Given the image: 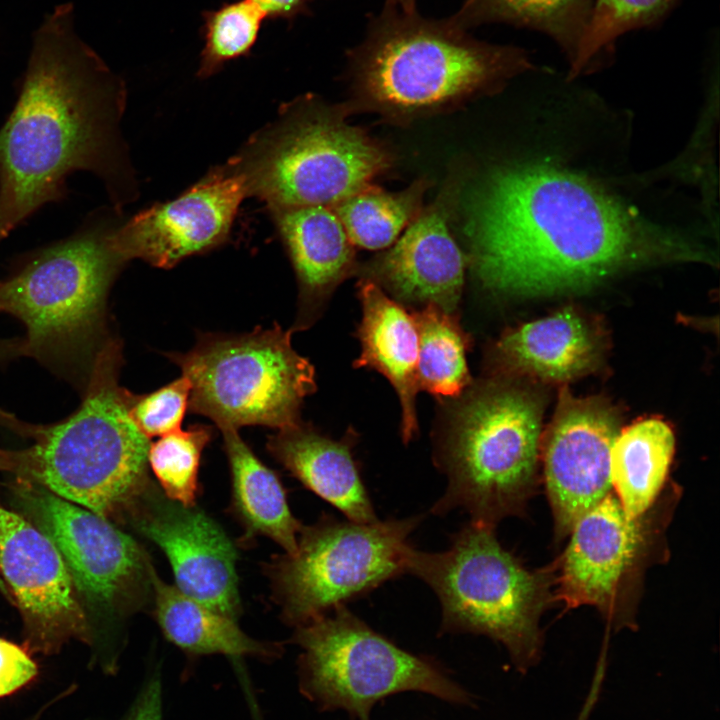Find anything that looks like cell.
Here are the masks:
<instances>
[{"mask_svg": "<svg viewBox=\"0 0 720 720\" xmlns=\"http://www.w3.org/2000/svg\"><path fill=\"white\" fill-rule=\"evenodd\" d=\"M458 194L459 182L449 180L391 246L359 266L362 278L399 303H433L455 313L468 260L450 230Z\"/></svg>", "mask_w": 720, "mask_h": 720, "instance_id": "obj_16", "label": "cell"}, {"mask_svg": "<svg viewBox=\"0 0 720 720\" xmlns=\"http://www.w3.org/2000/svg\"><path fill=\"white\" fill-rule=\"evenodd\" d=\"M247 196L240 174L227 165L214 168L175 199L150 206L115 226L112 247L125 262L139 258L171 268L223 244Z\"/></svg>", "mask_w": 720, "mask_h": 720, "instance_id": "obj_14", "label": "cell"}, {"mask_svg": "<svg viewBox=\"0 0 720 720\" xmlns=\"http://www.w3.org/2000/svg\"><path fill=\"white\" fill-rule=\"evenodd\" d=\"M0 572L22 613L29 650L55 653L90 631L70 573L53 542L0 507Z\"/></svg>", "mask_w": 720, "mask_h": 720, "instance_id": "obj_15", "label": "cell"}, {"mask_svg": "<svg viewBox=\"0 0 720 720\" xmlns=\"http://www.w3.org/2000/svg\"><path fill=\"white\" fill-rule=\"evenodd\" d=\"M342 104L308 94L283 105L227 165L240 174L248 196L270 210L334 207L373 185L394 158L389 149L346 120Z\"/></svg>", "mask_w": 720, "mask_h": 720, "instance_id": "obj_5", "label": "cell"}, {"mask_svg": "<svg viewBox=\"0 0 720 720\" xmlns=\"http://www.w3.org/2000/svg\"><path fill=\"white\" fill-rule=\"evenodd\" d=\"M211 436L210 427L195 425L150 443L148 465L169 499L185 506L195 505L201 454Z\"/></svg>", "mask_w": 720, "mask_h": 720, "instance_id": "obj_31", "label": "cell"}, {"mask_svg": "<svg viewBox=\"0 0 720 720\" xmlns=\"http://www.w3.org/2000/svg\"><path fill=\"white\" fill-rule=\"evenodd\" d=\"M593 0H464L452 20L465 30L490 23L544 32L574 58L589 21Z\"/></svg>", "mask_w": 720, "mask_h": 720, "instance_id": "obj_26", "label": "cell"}, {"mask_svg": "<svg viewBox=\"0 0 720 720\" xmlns=\"http://www.w3.org/2000/svg\"><path fill=\"white\" fill-rule=\"evenodd\" d=\"M418 332L417 384L439 398L459 396L470 384L466 354L471 338L454 313L428 303L414 311Z\"/></svg>", "mask_w": 720, "mask_h": 720, "instance_id": "obj_27", "label": "cell"}, {"mask_svg": "<svg viewBox=\"0 0 720 720\" xmlns=\"http://www.w3.org/2000/svg\"><path fill=\"white\" fill-rule=\"evenodd\" d=\"M153 602L155 618L164 636L189 654H223L232 658L247 655L273 658L280 654V645L249 637L235 619L190 598L157 574Z\"/></svg>", "mask_w": 720, "mask_h": 720, "instance_id": "obj_23", "label": "cell"}, {"mask_svg": "<svg viewBox=\"0 0 720 720\" xmlns=\"http://www.w3.org/2000/svg\"><path fill=\"white\" fill-rule=\"evenodd\" d=\"M190 391V382L182 375L149 394L135 395L131 416L149 439L177 431L189 406Z\"/></svg>", "mask_w": 720, "mask_h": 720, "instance_id": "obj_32", "label": "cell"}, {"mask_svg": "<svg viewBox=\"0 0 720 720\" xmlns=\"http://www.w3.org/2000/svg\"><path fill=\"white\" fill-rule=\"evenodd\" d=\"M430 184L429 180L420 178L398 192H388L371 185L332 209L355 247L384 250L420 214L423 197Z\"/></svg>", "mask_w": 720, "mask_h": 720, "instance_id": "obj_28", "label": "cell"}, {"mask_svg": "<svg viewBox=\"0 0 720 720\" xmlns=\"http://www.w3.org/2000/svg\"><path fill=\"white\" fill-rule=\"evenodd\" d=\"M191 385L189 407L219 428L300 423L303 400L316 389L313 365L280 326L241 335L206 334L186 353L167 355Z\"/></svg>", "mask_w": 720, "mask_h": 720, "instance_id": "obj_9", "label": "cell"}, {"mask_svg": "<svg viewBox=\"0 0 720 720\" xmlns=\"http://www.w3.org/2000/svg\"><path fill=\"white\" fill-rule=\"evenodd\" d=\"M539 439V408L527 393L495 385L474 391L439 446L448 485L431 511L462 509L492 527L519 513L533 491Z\"/></svg>", "mask_w": 720, "mask_h": 720, "instance_id": "obj_7", "label": "cell"}, {"mask_svg": "<svg viewBox=\"0 0 720 720\" xmlns=\"http://www.w3.org/2000/svg\"><path fill=\"white\" fill-rule=\"evenodd\" d=\"M496 354L511 370L564 381L592 368L599 345L584 319L567 308L506 332Z\"/></svg>", "mask_w": 720, "mask_h": 720, "instance_id": "obj_22", "label": "cell"}, {"mask_svg": "<svg viewBox=\"0 0 720 720\" xmlns=\"http://www.w3.org/2000/svg\"><path fill=\"white\" fill-rule=\"evenodd\" d=\"M25 354L24 340L0 341V361Z\"/></svg>", "mask_w": 720, "mask_h": 720, "instance_id": "obj_36", "label": "cell"}, {"mask_svg": "<svg viewBox=\"0 0 720 720\" xmlns=\"http://www.w3.org/2000/svg\"><path fill=\"white\" fill-rule=\"evenodd\" d=\"M37 674L38 667L27 649L0 638V697L25 687Z\"/></svg>", "mask_w": 720, "mask_h": 720, "instance_id": "obj_33", "label": "cell"}, {"mask_svg": "<svg viewBox=\"0 0 720 720\" xmlns=\"http://www.w3.org/2000/svg\"><path fill=\"white\" fill-rule=\"evenodd\" d=\"M558 145L495 165L472 201V270L489 290L553 293L591 285L627 267L698 260L704 250L657 223L614 184Z\"/></svg>", "mask_w": 720, "mask_h": 720, "instance_id": "obj_1", "label": "cell"}, {"mask_svg": "<svg viewBox=\"0 0 720 720\" xmlns=\"http://www.w3.org/2000/svg\"><path fill=\"white\" fill-rule=\"evenodd\" d=\"M385 4L396 7L406 13L417 11L416 0H385Z\"/></svg>", "mask_w": 720, "mask_h": 720, "instance_id": "obj_37", "label": "cell"}, {"mask_svg": "<svg viewBox=\"0 0 720 720\" xmlns=\"http://www.w3.org/2000/svg\"><path fill=\"white\" fill-rule=\"evenodd\" d=\"M357 287L361 352L353 366L378 371L394 387L401 405L402 439L409 442L418 433V332L413 314L369 279L361 278Z\"/></svg>", "mask_w": 720, "mask_h": 720, "instance_id": "obj_20", "label": "cell"}, {"mask_svg": "<svg viewBox=\"0 0 720 720\" xmlns=\"http://www.w3.org/2000/svg\"><path fill=\"white\" fill-rule=\"evenodd\" d=\"M114 227L90 224L41 250L0 282V312L25 325V354L56 362L93 347L103 326L108 290L125 263L110 241Z\"/></svg>", "mask_w": 720, "mask_h": 720, "instance_id": "obj_8", "label": "cell"}, {"mask_svg": "<svg viewBox=\"0 0 720 720\" xmlns=\"http://www.w3.org/2000/svg\"><path fill=\"white\" fill-rule=\"evenodd\" d=\"M121 363L120 343L107 341L77 410L56 424L30 426L34 443L0 451V464L103 517L125 512L150 481V442L131 416L135 395L119 384Z\"/></svg>", "mask_w": 720, "mask_h": 720, "instance_id": "obj_4", "label": "cell"}, {"mask_svg": "<svg viewBox=\"0 0 720 720\" xmlns=\"http://www.w3.org/2000/svg\"><path fill=\"white\" fill-rule=\"evenodd\" d=\"M263 13L265 19L293 21L310 13L312 0H251Z\"/></svg>", "mask_w": 720, "mask_h": 720, "instance_id": "obj_35", "label": "cell"}, {"mask_svg": "<svg viewBox=\"0 0 720 720\" xmlns=\"http://www.w3.org/2000/svg\"><path fill=\"white\" fill-rule=\"evenodd\" d=\"M251 0H233L203 13L204 46L200 54L198 77L219 72L225 64L250 54L265 21Z\"/></svg>", "mask_w": 720, "mask_h": 720, "instance_id": "obj_29", "label": "cell"}, {"mask_svg": "<svg viewBox=\"0 0 720 720\" xmlns=\"http://www.w3.org/2000/svg\"><path fill=\"white\" fill-rule=\"evenodd\" d=\"M675 0H593L588 24L570 62L569 79L588 70L620 35L647 26Z\"/></svg>", "mask_w": 720, "mask_h": 720, "instance_id": "obj_30", "label": "cell"}, {"mask_svg": "<svg viewBox=\"0 0 720 720\" xmlns=\"http://www.w3.org/2000/svg\"><path fill=\"white\" fill-rule=\"evenodd\" d=\"M347 60L351 98L344 109L395 124L496 93L533 67L524 50L476 39L451 17L426 18L386 4L369 17Z\"/></svg>", "mask_w": 720, "mask_h": 720, "instance_id": "obj_3", "label": "cell"}, {"mask_svg": "<svg viewBox=\"0 0 720 720\" xmlns=\"http://www.w3.org/2000/svg\"><path fill=\"white\" fill-rule=\"evenodd\" d=\"M422 515L358 523L323 515L292 554L269 566L284 619L297 627L406 573L408 537Z\"/></svg>", "mask_w": 720, "mask_h": 720, "instance_id": "obj_11", "label": "cell"}, {"mask_svg": "<svg viewBox=\"0 0 720 720\" xmlns=\"http://www.w3.org/2000/svg\"><path fill=\"white\" fill-rule=\"evenodd\" d=\"M297 627L300 689L322 710L344 709L370 720L371 708L402 691L465 704L469 695L431 659L407 652L345 605Z\"/></svg>", "mask_w": 720, "mask_h": 720, "instance_id": "obj_10", "label": "cell"}, {"mask_svg": "<svg viewBox=\"0 0 720 720\" xmlns=\"http://www.w3.org/2000/svg\"><path fill=\"white\" fill-rule=\"evenodd\" d=\"M354 440L353 435L334 440L298 423L272 435L267 447L306 488L348 520L372 523L379 519L352 454Z\"/></svg>", "mask_w": 720, "mask_h": 720, "instance_id": "obj_21", "label": "cell"}, {"mask_svg": "<svg viewBox=\"0 0 720 720\" xmlns=\"http://www.w3.org/2000/svg\"><path fill=\"white\" fill-rule=\"evenodd\" d=\"M232 477L233 507L249 534L269 537L286 554L298 543L301 524L293 516L284 487L243 441L237 429H222Z\"/></svg>", "mask_w": 720, "mask_h": 720, "instance_id": "obj_24", "label": "cell"}, {"mask_svg": "<svg viewBox=\"0 0 720 720\" xmlns=\"http://www.w3.org/2000/svg\"><path fill=\"white\" fill-rule=\"evenodd\" d=\"M21 497L35 526L56 546L75 590L110 615L141 608L152 598L157 574L132 537L106 517L35 485Z\"/></svg>", "mask_w": 720, "mask_h": 720, "instance_id": "obj_12", "label": "cell"}, {"mask_svg": "<svg viewBox=\"0 0 720 720\" xmlns=\"http://www.w3.org/2000/svg\"><path fill=\"white\" fill-rule=\"evenodd\" d=\"M674 446L671 428L656 418L618 433L610 452V476L629 516H642L654 502L665 482Z\"/></svg>", "mask_w": 720, "mask_h": 720, "instance_id": "obj_25", "label": "cell"}, {"mask_svg": "<svg viewBox=\"0 0 720 720\" xmlns=\"http://www.w3.org/2000/svg\"><path fill=\"white\" fill-rule=\"evenodd\" d=\"M124 720H162V687L158 676L146 683Z\"/></svg>", "mask_w": 720, "mask_h": 720, "instance_id": "obj_34", "label": "cell"}, {"mask_svg": "<svg viewBox=\"0 0 720 720\" xmlns=\"http://www.w3.org/2000/svg\"><path fill=\"white\" fill-rule=\"evenodd\" d=\"M0 592L11 599V593L0 572Z\"/></svg>", "mask_w": 720, "mask_h": 720, "instance_id": "obj_38", "label": "cell"}, {"mask_svg": "<svg viewBox=\"0 0 720 720\" xmlns=\"http://www.w3.org/2000/svg\"><path fill=\"white\" fill-rule=\"evenodd\" d=\"M642 516H629L609 493L575 523L558 578V597L567 607L616 609L648 550Z\"/></svg>", "mask_w": 720, "mask_h": 720, "instance_id": "obj_18", "label": "cell"}, {"mask_svg": "<svg viewBox=\"0 0 720 720\" xmlns=\"http://www.w3.org/2000/svg\"><path fill=\"white\" fill-rule=\"evenodd\" d=\"M73 6L49 14L33 37L17 102L0 129V241L66 193L76 170L104 183L115 209L135 193L120 134L124 81L74 30Z\"/></svg>", "mask_w": 720, "mask_h": 720, "instance_id": "obj_2", "label": "cell"}, {"mask_svg": "<svg viewBox=\"0 0 720 720\" xmlns=\"http://www.w3.org/2000/svg\"><path fill=\"white\" fill-rule=\"evenodd\" d=\"M125 513L135 529L165 553L182 593L236 620V551L217 522L195 506L169 499L151 481Z\"/></svg>", "mask_w": 720, "mask_h": 720, "instance_id": "obj_13", "label": "cell"}, {"mask_svg": "<svg viewBox=\"0 0 720 720\" xmlns=\"http://www.w3.org/2000/svg\"><path fill=\"white\" fill-rule=\"evenodd\" d=\"M619 433L614 412L598 400H561L544 452L545 483L558 535L611 490L610 452Z\"/></svg>", "mask_w": 720, "mask_h": 720, "instance_id": "obj_17", "label": "cell"}, {"mask_svg": "<svg viewBox=\"0 0 720 720\" xmlns=\"http://www.w3.org/2000/svg\"><path fill=\"white\" fill-rule=\"evenodd\" d=\"M405 569L437 595L442 632L482 634L501 642L521 672L538 662L539 619L549 602L551 577L523 567L500 545L494 527L470 521L442 552L410 545Z\"/></svg>", "mask_w": 720, "mask_h": 720, "instance_id": "obj_6", "label": "cell"}, {"mask_svg": "<svg viewBox=\"0 0 720 720\" xmlns=\"http://www.w3.org/2000/svg\"><path fill=\"white\" fill-rule=\"evenodd\" d=\"M271 214L296 273L302 318L310 321L333 291L358 272L355 246L330 207L280 208Z\"/></svg>", "mask_w": 720, "mask_h": 720, "instance_id": "obj_19", "label": "cell"}]
</instances>
